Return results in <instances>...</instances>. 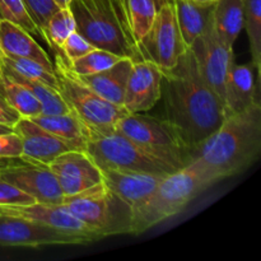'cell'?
<instances>
[{
    "label": "cell",
    "mask_w": 261,
    "mask_h": 261,
    "mask_svg": "<svg viewBox=\"0 0 261 261\" xmlns=\"http://www.w3.org/2000/svg\"><path fill=\"white\" fill-rule=\"evenodd\" d=\"M161 99L163 120L194 153L226 119L223 102L204 81L189 47L172 69L162 71Z\"/></svg>",
    "instance_id": "obj_1"
},
{
    "label": "cell",
    "mask_w": 261,
    "mask_h": 261,
    "mask_svg": "<svg viewBox=\"0 0 261 261\" xmlns=\"http://www.w3.org/2000/svg\"><path fill=\"white\" fill-rule=\"evenodd\" d=\"M261 153V103L232 114L195 149L191 165L211 185L239 175Z\"/></svg>",
    "instance_id": "obj_2"
},
{
    "label": "cell",
    "mask_w": 261,
    "mask_h": 261,
    "mask_svg": "<svg viewBox=\"0 0 261 261\" xmlns=\"http://www.w3.org/2000/svg\"><path fill=\"white\" fill-rule=\"evenodd\" d=\"M76 31L94 47L139 60L127 0H71Z\"/></svg>",
    "instance_id": "obj_3"
},
{
    "label": "cell",
    "mask_w": 261,
    "mask_h": 261,
    "mask_svg": "<svg viewBox=\"0 0 261 261\" xmlns=\"http://www.w3.org/2000/svg\"><path fill=\"white\" fill-rule=\"evenodd\" d=\"M211 186L191 163L165 176L148 198L132 208L129 233L140 234L176 216Z\"/></svg>",
    "instance_id": "obj_4"
},
{
    "label": "cell",
    "mask_w": 261,
    "mask_h": 261,
    "mask_svg": "<svg viewBox=\"0 0 261 261\" xmlns=\"http://www.w3.org/2000/svg\"><path fill=\"white\" fill-rule=\"evenodd\" d=\"M54 71L58 82L56 91L70 111L75 112L87 125L89 132L105 134L115 130L117 121L126 114L124 107L115 106L106 101L81 81L70 70L68 60L60 50H55Z\"/></svg>",
    "instance_id": "obj_5"
},
{
    "label": "cell",
    "mask_w": 261,
    "mask_h": 261,
    "mask_svg": "<svg viewBox=\"0 0 261 261\" xmlns=\"http://www.w3.org/2000/svg\"><path fill=\"white\" fill-rule=\"evenodd\" d=\"M115 130L176 170L186 167L194 160V150L163 119L142 115V112H126L117 121Z\"/></svg>",
    "instance_id": "obj_6"
},
{
    "label": "cell",
    "mask_w": 261,
    "mask_h": 261,
    "mask_svg": "<svg viewBox=\"0 0 261 261\" xmlns=\"http://www.w3.org/2000/svg\"><path fill=\"white\" fill-rule=\"evenodd\" d=\"M63 205L103 237L129 233L132 208L99 182L82 193L64 196Z\"/></svg>",
    "instance_id": "obj_7"
},
{
    "label": "cell",
    "mask_w": 261,
    "mask_h": 261,
    "mask_svg": "<svg viewBox=\"0 0 261 261\" xmlns=\"http://www.w3.org/2000/svg\"><path fill=\"white\" fill-rule=\"evenodd\" d=\"M86 152L101 170L109 168L158 175H170L177 171L116 130L105 134L89 132Z\"/></svg>",
    "instance_id": "obj_8"
},
{
    "label": "cell",
    "mask_w": 261,
    "mask_h": 261,
    "mask_svg": "<svg viewBox=\"0 0 261 261\" xmlns=\"http://www.w3.org/2000/svg\"><path fill=\"white\" fill-rule=\"evenodd\" d=\"M186 48L178 30L173 4H163L158 8L152 27L138 41L139 60L150 61L166 71L177 64Z\"/></svg>",
    "instance_id": "obj_9"
},
{
    "label": "cell",
    "mask_w": 261,
    "mask_h": 261,
    "mask_svg": "<svg viewBox=\"0 0 261 261\" xmlns=\"http://www.w3.org/2000/svg\"><path fill=\"white\" fill-rule=\"evenodd\" d=\"M91 239L59 231L22 217L0 213V246L41 247L47 245H88Z\"/></svg>",
    "instance_id": "obj_10"
},
{
    "label": "cell",
    "mask_w": 261,
    "mask_h": 261,
    "mask_svg": "<svg viewBox=\"0 0 261 261\" xmlns=\"http://www.w3.org/2000/svg\"><path fill=\"white\" fill-rule=\"evenodd\" d=\"M195 58L204 81L217 93L224 105L227 75L234 61L233 47L227 46L211 24L189 47Z\"/></svg>",
    "instance_id": "obj_11"
},
{
    "label": "cell",
    "mask_w": 261,
    "mask_h": 261,
    "mask_svg": "<svg viewBox=\"0 0 261 261\" xmlns=\"http://www.w3.org/2000/svg\"><path fill=\"white\" fill-rule=\"evenodd\" d=\"M55 175L64 196L82 193L102 182L101 168L86 150H69L47 165Z\"/></svg>",
    "instance_id": "obj_12"
},
{
    "label": "cell",
    "mask_w": 261,
    "mask_h": 261,
    "mask_svg": "<svg viewBox=\"0 0 261 261\" xmlns=\"http://www.w3.org/2000/svg\"><path fill=\"white\" fill-rule=\"evenodd\" d=\"M0 176L37 203L61 204L64 194L47 166L22 163L0 168Z\"/></svg>",
    "instance_id": "obj_13"
},
{
    "label": "cell",
    "mask_w": 261,
    "mask_h": 261,
    "mask_svg": "<svg viewBox=\"0 0 261 261\" xmlns=\"http://www.w3.org/2000/svg\"><path fill=\"white\" fill-rule=\"evenodd\" d=\"M0 213L8 216L22 217V218L31 219L38 222L45 226L53 227L63 232L81 234L91 239L92 241H98L105 239L98 232L93 231L91 227L84 224L74 217L65 206L61 204H45V203H32L24 205H5L0 206Z\"/></svg>",
    "instance_id": "obj_14"
},
{
    "label": "cell",
    "mask_w": 261,
    "mask_h": 261,
    "mask_svg": "<svg viewBox=\"0 0 261 261\" xmlns=\"http://www.w3.org/2000/svg\"><path fill=\"white\" fill-rule=\"evenodd\" d=\"M22 140V157L25 163L47 166L58 155L79 150L66 140L46 132L28 117H22L13 127Z\"/></svg>",
    "instance_id": "obj_15"
},
{
    "label": "cell",
    "mask_w": 261,
    "mask_h": 261,
    "mask_svg": "<svg viewBox=\"0 0 261 261\" xmlns=\"http://www.w3.org/2000/svg\"><path fill=\"white\" fill-rule=\"evenodd\" d=\"M162 70L148 60L133 61L122 107L129 114L149 111L161 99Z\"/></svg>",
    "instance_id": "obj_16"
},
{
    "label": "cell",
    "mask_w": 261,
    "mask_h": 261,
    "mask_svg": "<svg viewBox=\"0 0 261 261\" xmlns=\"http://www.w3.org/2000/svg\"><path fill=\"white\" fill-rule=\"evenodd\" d=\"M260 69L252 61L231 65L226 81L224 109L226 117L237 114L260 101Z\"/></svg>",
    "instance_id": "obj_17"
},
{
    "label": "cell",
    "mask_w": 261,
    "mask_h": 261,
    "mask_svg": "<svg viewBox=\"0 0 261 261\" xmlns=\"http://www.w3.org/2000/svg\"><path fill=\"white\" fill-rule=\"evenodd\" d=\"M102 182L114 195L121 199L130 208H134L150 195L162 178L167 175L158 173L137 172V171H121L103 168Z\"/></svg>",
    "instance_id": "obj_18"
},
{
    "label": "cell",
    "mask_w": 261,
    "mask_h": 261,
    "mask_svg": "<svg viewBox=\"0 0 261 261\" xmlns=\"http://www.w3.org/2000/svg\"><path fill=\"white\" fill-rule=\"evenodd\" d=\"M0 51L7 55L30 59L54 71V63L32 37V33L8 19H0Z\"/></svg>",
    "instance_id": "obj_19"
},
{
    "label": "cell",
    "mask_w": 261,
    "mask_h": 261,
    "mask_svg": "<svg viewBox=\"0 0 261 261\" xmlns=\"http://www.w3.org/2000/svg\"><path fill=\"white\" fill-rule=\"evenodd\" d=\"M133 61L134 60L130 58H122L105 70L91 75L79 76V79L91 87L102 98L111 102L115 106L122 107L125 88L133 68Z\"/></svg>",
    "instance_id": "obj_20"
},
{
    "label": "cell",
    "mask_w": 261,
    "mask_h": 261,
    "mask_svg": "<svg viewBox=\"0 0 261 261\" xmlns=\"http://www.w3.org/2000/svg\"><path fill=\"white\" fill-rule=\"evenodd\" d=\"M178 30L186 47L208 28L213 18L214 4H200L195 0H172Z\"/></svg>",
    "instance_id": "obj_21"
},
{
    "label": "cell",
    "mask_w": 261,
    "mask_h": 261,
    "mask_svg": "<svg viewBox=\"0 0 261 261\" xmlns=\"http://www.w3.org/2000/svg\"><path fill=\"white\" fill-rule=\"evenodd\" d=\"M41 127L61 139L73 144L76 149L86 150L89 138V129L87 125L76 116L75 112L69 111L65 114L45 115L28 117Z\"/></svg>",
    "instance_id": "obj_22"
},
{
    "label": "cell",
    "mask_w": 261,
    "mask_h": 261,
    "mask_svg": "<svg viewBox=\"0 0 261 261\" xmlns=\"http://www.w3.org/2000/svg\"><path fill=\"white\" fill-rule=\"evenodd\" d=\"M213 27L221 40L233 47L244 28V0H218L213 9Z\"/></svg>",
    "instance_id": "obj_23"
},
{
    "label": "cell",
    "mask_w": 261,
    "mask_h": 261,
    "mask_svg": "<svg viewBox=\"0 0 261 261\" xmlns=\"http://www.w3.org/2000/svg\"><path fill=\"white\" fill-rule=\"evenodd\" d=\"M0 70L5 75L9 76L10 79L22 84L27 91H30L38 99V102L41 103V114L56 115L65 114V112L70 111L68 105L64 102V99L61 98V96L56 89L51 88V87L46 86V84L41 83V82L35 81V79H30L23 75H19L15 71L4 68L2 65H0Z\"/></svg>",
    "instance_id": "obj_24"
},
{
    "label": "cell",
    "mask_w": 261,
    "mask_h": 261,
    "mask_svg": "<svg viewBox=\"0 0 261 261\" xmlns=\"http://www.w3.org/2000/svg\"><path fill=\"white\" fill-rule=\"evenodd\" d=\"M0 94L5 101L17 110L22 117H33L41 114L38 99L22 84L13 81L0 70Z\"/></svg>",
    "instance_id": "obj_25"
},
{
    "label": "cell",
    "mask_w": 261,
    "mask_h": 261,
    "mask_svg": "<svg viewBox=\"0 0 261 261\" xmlns=\"http://www.w3.org/2000/svg\"><path fill=\"white\" fill-rule=\"evenodd\" d=\"M74 31H76V25L70 8H59L46 22L42 30V38L53 50H60L64 41Z\"/></svg>",
    "instance_id": "obj_26"
},
{
    "label": "cell",
    "mask_w": 261,
    "mask_h": 261,
    "mask_svg": "<svg viewBox=\"0 0 261 261\" xmlns=\"http://www.w3.org/2000/svg\"><path fill=\"white\" fill-rule=\"evenodd\" d=\"M0 65L15 71L17 74L25 76V78L41 82V83L46 84V86L51 87L54 89L58 88L55 71L48 70L43 65L33 60H30V59L7 55V54L0 51Z\"/></svg>",
    "instance_id": "obj_27"
},
{
    "label": "cell",
    "mask_w": 261,
    "mask_h": 261,
    "mask_svg": "<svg viewBox=\"0 0 261 261\" xmlns=\"http://www.w3.org/2000/svg\"><path fill=\"white\" fill-rule=\"evenodd\" d=\"M244 28L249 37L251 61L261 68V0H244Z\"/></svg>",
    "instance_id": "obj_28"
},
{
    "label": "cell",
    "mask_w": 261,
    "mask_h": 261,
    "mask_svg": "<svg viewBox=\"0 0 261 261\" xmlns=\"http://www.w3.org/2000/svg\"><path fill=\"white\" fill-rule=\"evenodd\" d=\"M120 59L122 58L116 55V54L94 47L93 50L87 53L86 55L81 56V58L75 59V60L70 61V63L68 61V64L70 70L75 75L84 76L105 70V69L116 64Z\"/></svg>",
    "instance_id": "obj_29"
},
{
    "label": "cell",
    "mask_w": 261,
    "mask_h": 261,
    "mask_svg": "<svg viewBox=\"0 0 261 261\" xmlns=\"http://www.w3.org/2000/svg\"><path fill=\"white\" fill-rule=\"evenodd\" d=\"M130 23L135 43L149 31L157 15V4L154 0H127Z\"/></svg>",
    "instance_id": "obj_30"
},
{
    "label": "cell",
    "mask_w": 261,
    "mask_h": 261,
    "mask_svg": "<svg viewBox=\"0 0 261 261\" xmlns=\"http://www.w3.org/2000/svg\"><path fill=\"white\" fill-rule=\"evenodd\" d=\"M0 19L14 22L32 35L41 36L40 28L31 18L23 0H0Z\"/></svg>",
    "instance_id": "obj_31"
},
{
    "label": "cell",
    "mask_w": 261,
    "mask_h": 261,
    "mask_svg": "<svg viewBox=\"0 0 261 261\" xmlns=\"http://www.w3.org/2000/svg\"><path fill=\"white\" fill-rule=\"evenodd\" d=\"M31 18L35 20L37 27L41 31V37H42V30L45 27L46 22L51 17L54 12L59 9L53 0H23Z\"/></svg>",
    "instance_id": "obj_32"
},
{
    "label": "cell",
    "mask_w": 261,
    "mask_h": 261,
    "mask_svg": "<svg viewBox=\"0 0 261 261\" xmlns=\"http://www.w3.org/2000/svg\"><path fill=\"white\" fill-rule=\"evenodd\" d=\"M94 46L91 42L86 40L78 31H74L69 37L64 41L63 46H61L60 51L64 54L66 60L70 61L75 60V59L81 58V56L86 55L91 50H93Z\"/></svg>",
    "instance_id": "obj_33"
},
{
    "label": "cell",
    "mask_w": 261,
    "mask_h": 261,
    "mask_svg": "<svg viewBox=\"0 0 261 261\" xmlns=\"http://www.w3.org/2000/svg\"><path fill=\"white\" fill-rule=\"evenodd\" d=\"M36 203L30 195L23 193L14 185L5 181L0 176V206L5 205H24V204Z\"/></svg>",
    "instance_id": "obj_34"
},
{
    "label": "cell",
    "mask_w": 261,
    "mask_h": 261,
    "mask_svg": "<svg viewBox=\"0 0 261 261\" xmlns=\"http://www.w3.org/2000/svg\"><path fill=\"white\" fill-rule=\"evenodd\" d=\"M0 157L20 158L22 157V140L13 130L0 134Z\"/></svg>",
    "instance_id": "obj_35"
},
{
    "label": "cell",
    "mask_w": 261,
    "mask_h": 261,
    "mask_svg": "<svg viewBox=\"0 0 261 261\" xmlns=\"http://www.w3.org/2000/svg\"><path fill=\"white\" fill-rule=\"evenodd\" d=\"M22 119L19 112L13 109L9 103L4 99V97L0 94V124L5 126L14 127L19 120Z\"/></svg>",
    "instance_id": "obj_36"
},
{
    "label": "cell",
    "mask_w": 261,
    "mask_h": 261,
    "mask_svg": "<svg viewBox=\"0 0 261 261\" xmlns=\"http://www.w3.org/2000/svg\"><path fill=\"white\" fill-rule=\"evenodd\" d=\"M25 163L24 161L20 160V158H2L0 157V168L9 167V166H15V165H22Z\"/></svg>",
    "instance_id": "obj_37"
},
{
    "label": "cell",
    "mask_w": 261,
    "mask_h": 261,
    "mask_svg": "<svg viewBox=\"0 0 261 261\" xmlns=\"http://www.w3.org/2000/svg\"><path fill=\"white\" fill-rule=\"evenodd\" d=\"M58 8H70L71 0H53Z\"/></svg>",
    "instance_id": "obj_38"
},
{
    "label": "cell",
    "mask_w": 261,
    "mask_h": 261,
    "mask_svg": "<svg viewBox=\"0 0 261 261\" xmlns=\"http://www.w3.org/2000/svg\"><path fill=\"white\" fill-rule=\"evenodd\" d=\"M9 132H13V127L5 126V125L0 124V134H3V133H9Z\"/></svg>",
    "instance_id": "obj_39"
},
{
    "label": "cell",
    "mask_w": 261,
    "mask_h": 261,
    "mask_svg": "<svg viewBox=\"0 0 261 261\" xmlns=\"http://www.w3.org/2000/svg\"><path fill=\"white\" fill-rule=\"evenodd\" d=\"M196 3H200V4H216L218 0H195Z\"/></svg>",
    "instance_id": "obj_40"
},
{
    "label": "cell",
    "mask_w": 261,
    "mask_h": 261,
    "mask_svg": "<svg viewBox=\"0 0 261 261\" xmlns=\"http://www.w3.org/2000/svg\"><path fill=\"white\" fill-rule=\"evenodd\" d=\"M155 4H157V8L162 7L163 4H167V3H172V0H154Z\"/></svg>",
    "instance_id": "obj_41"
}]
</instances>
